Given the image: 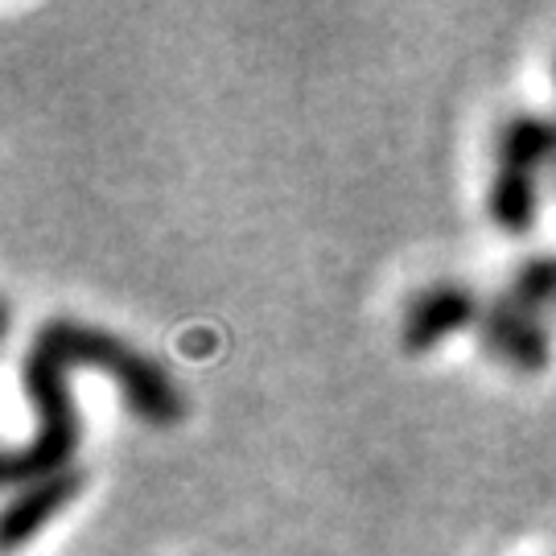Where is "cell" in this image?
<instances>
[{
    "label": "cell",
    "instance_id": "6da1fadb",
    "mask_svg": "<svg viewBox=\"0 0 556 556\" xmlns=\"http://www.w3.org/2000/svg\"><path fill=\"white\" fill-rule=\"evenodd\" d=\"M75 367H96L103 376H112L124 404L157 429H169L186 417V396H181L178 379L149 355H140L137 346L87 321H46L25 351V392H29V404L38 408L41 429L38 438L13 450L4 462L9 486H29L46 475L71 470L83 438L79 408L66 383Z\"/></svg>",
    "mask_w": 556,
    "mask_h": 556
},
{
    "label": "cell",
    "instance_id": "7a4b0ae2",
    "mask_svg": "<svg viewBox=\"0 0 556 556\" xmlns=\"http://www.w3.org/2000/svg\"><path fill=\"white\" fill-rule=\"evenodd\" d=\"M482 309L478 305V293L470 285H457V280H441V285H429L420 289L417 298L408 301L404 309V321H400V346L408 355H425L441 346L445 338H454L457 330L482 321Z\"/></svg>",
    "mask_w": 556,
    "mask_h": 556
},
{
    "label": "cell",
    "instance_id": "3957f363",
    "mask_svg": "<svg viewBox=\"0 0 556 556\" xmlns=\"http://www.w3.org/2000/svg\"><path fill=\"white\" fill-rule=\"evenodd\" d=\"M478 338H482V346L498 363H507L519 376H536V371L548 367V358H553V338L544 330V318L532 314V309H523V305H516L507 293L482 309Z\"/></svg>",
    "mask_w": 556,
    "mask_h": 556
},
{
    "label": "cell",
    "instance_id": "277c9868",
    "mask_svg": "<svg viewBox=\"0 0 556 556\" xmlns=\"http://www.w3.org/2000/svg\"><path fill=\"white\" fill-rule=\"evenodd\" d=\"M83 491V470H59V475H46L29 486H21L17 495L9 498L4 507V519H0V544H4V556L21 553L29 540L38 536L50 519L66 511Z\"/></svg>",
    "mask_w": 556,
    "mask_h": 556
},
{
    "label": "cell",
    "instance_id": "5b68a950",
    "mask_svg": "<svg viewBox=\"0 0 556 556\" xmlns=\"http://www.w3.org/2000/svg\"><path fill=\"white\" fill-rule=\"evenodd\" d=\"M498 169H528L540 174L544 165L556 169V119L540 112H516L498 128L495 140Z\"/></svg>",
    "mask_w": 556,
    "mask_h": 556
},
{
    "label": "cell",
    "instance_id": "8992f818",
    "mask_svg": "<svg viewBox=\"0 0 556 556\" xmlns=\"http://www.w3.org/2000/svg\"><path fill=\"white\" fill-rule=\"evenodd\" d=\"M491 219L507 236H528L540 219V174L528 169H495L491 194H486Z\"/></svg>",
    "mask_w": 556,
    "mask_h": 556
},
{
    "label": "cell",
    "instance_id": "52a82bcc",
    "mask_svg": "<svg viewBox=\"0 0 556 556\" xmlns=\"http://www.w3.org/2000/svg\"><path fill=\"white\" fill-rule=\"evenodd\" d=\"M507 298L544 318V314L556 305V256L553 252H540V256L523 260V264L516 268V277H511Z\"/></svg>",
    "mask_w": 556,
    "mask_h": 556
}]
</instances>
